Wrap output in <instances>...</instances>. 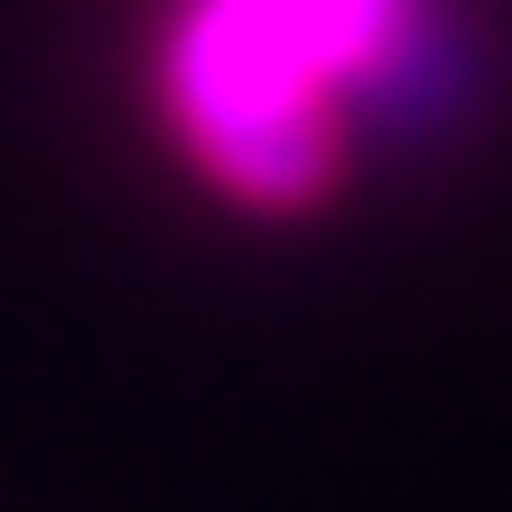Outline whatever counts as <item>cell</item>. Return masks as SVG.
I'll use <instances>...</instances> for the list:
<instances>
[{
	"mask_svg": "<svg viewBox=\"0 0 512 512\" xmlns=\"http://www.w3.org/2000/svg\"><path fill=\"white\" fill-rule=\"evenodd\" d=\"M414 0H189L162 27V126L180 153L261 216L333 189L342 90L405 54Z\"/></svg>",
	"mask_w": 512,
	"mask_h": 512,
	"instance_id": "cell-1",
	"label": "cell"
}]
</instances>
